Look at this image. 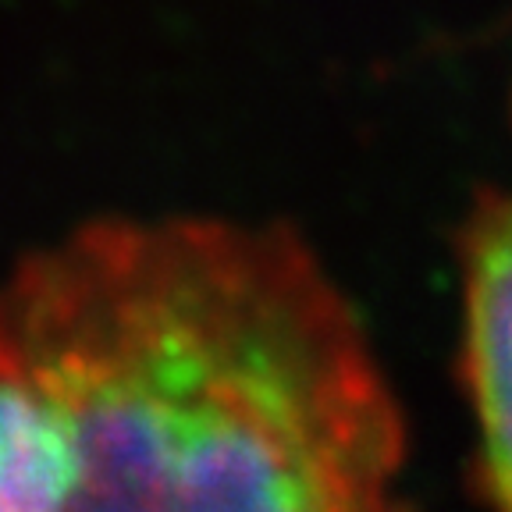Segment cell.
<instances>
[{
  "label": "cell",
  "mask_w": 512,
  "mask_h": 512,
  "mask_svg": "<svg viewBox=\"0 0 512 512\" xmlns=\"http://www.w3.org/2000/svg\"><path fill=\"white\" fill-rule=\"evenodd\" d=\"M0 381L54 409L79 509L392 505L399 402L288 224L104 217L0 281Z\"/></svg>",
  "instance_id": "1"
},
{
  "label": "cell",
  "mask_w": 512,
  "mask_h": 512,
  "mask_svg": "<svg viewBox=\"0 0 512 512\" xmlns=\"http://www.w3.org/2000/svg\"><path fill=\"white\" fill-rule=\"evenodd\" d=\"M463 388L477 427L473 488L512 509V192H484L459 228Z\"/></svg>",
  "instance_id": "2"
},
{
  "label": "cell",
  "mask_w": 512,
  "mask_h": 512,
  "mask_svg": "<svg viewBox=\"0 0 512 512\" xmlns=\"http://www.w3.org/2000/svg\"><path fill=\"white\" fill-rule=\"evenodd\" d=\"M82 463L47 402L0 381V512L79 509Z\"/></svg>",
  "instance_id": "3"
}]
</instances>
